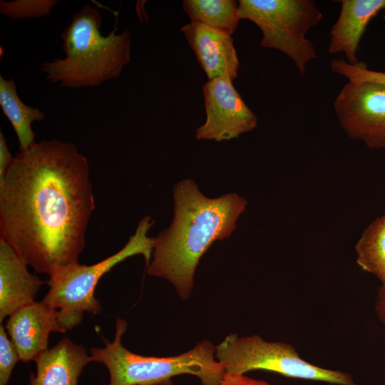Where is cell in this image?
Masks as SVG:
<instances>
[{
	"label": "cell",
	"instance_id": "obj_11",
	"mask_svg": "<svg viewBox=\"0 0 385 385\" xmlns=\"http://www.w3.org/2000/svg\"><path fill=\"white\" fill-rule=\"evenodd\" d=\"M180 30L209 80L237 76L240 63L231 35L194 22Z\"/></svg>",
	"mask_w": 385,
	"mask_h": 385
},
{
	"label": "cell",
	"instance_id": "obj_9",
	"mask_svg": "<svg viewBox=\"0 0 385 385\" xmlns=\"http://www.w3.org/2000/svg\"><path fill=\"white\" fill-rule=\"evenodd\" d=\"M232 81L209 80L203 88L205 123L196 130L197 140H228L251 131L257 124L256 115L235 88Z\"/></svg>",
	"mask_w": 385,
	"mask_h": 385
},
{
	"label": "cell",
	"instance_id": "obj_1",
	"mask_svg": "<svg viewBox=\"0 0 385 385\" xmlns=\"http://www.w3.org/2000/svg\"><path fill=\"white\" fill-rule=\"evenodd\" d=\"M89 175L73 143L41 140L16 154L0 183V237L35 272L78 263L95 209Z\"/></svg>",
	"mask_w": 385,
	"mask_h": 385
},
{
	"label": "cell",
	"instance_id": "obj_21",
	"mask_svg": "<svg viewBox=\"0 0 385 385\" xmlns=\"http://www.w3.org/2000/svg\"><path fill=\"white\" fill-rule=\"evenodd\" d=\"M219 385H271L266 381L252 379L244 374L225 372Z\"/></svg>",
	"mask_w": 385,
	"mask_h": 385
},
{
	"label": "cell",
	"instance_id": "obj_2",
	"mask_svg": "<svg viewBox=\"0 0 385 385\" xmlns=\"http://www.w3.org/2000/svg\"><path fill=\"white\" fill-rule=\"evenodd\" d=\"M173 198V219L155 238L147 273L170 281L185 299L191 294L200 258L215 241L235 231L247 201L236 193L207 197L190 179L175 185Z\"/></svg>",
	"mask_w": 385,
	"mask_h": 385
},
{
	"label": "cell",
	"instance_id": "obj_15",
	"mask_svg": "<svg viewBox=\"0 0 385 385\" xmlns=\"http://www.w3.org/2000/svg\"><path fill=\"white\" fill-rule=\"evenodd\" d=\"M0 106L17 135L19 150H27L36 143L35 133L31 128L32 123L43 120L44 114L38 108L24 104L18 96L14 80H6L1 76Z\"/></svg>",
	"mask_w": 385,
	"mask_h": 385
},
{
	"label": "cell",
	"instance_id": "obj_3",
	"mask_svg": "<svg viewBox=\"0 0 385 385\" xmlns=\"http://www.w3.org/2000/svg\"><path fill=\"white\" fill-rule=\"evenodd\" d=\"M101 22L98 10L89 4L73 15L71 23L60 34L66 58L41 65V71L50 83L80 88L119 77L130 62V33L126 30L116 34L115 28L103 36Z\"/></svg>",
	"mask_w": 385,
	"mask_h": 385
},
{
	"label": "cell",
	"instance_id": "obj_14",
	"mask_svg": "<svg viewBox=\"0 0 385 385\" xmlns=\"http://www.w3.org/2000/svg\"><path fill=\"white\" fill-rule=\"evenodd\" d=\"M35 361L36 372L30 374L29 385H78L83 368L91 360L84 346L64 337Z\"/></svg>",
	"mask_w": 385,
	"mask_h": 385
},
{
	"label": "cell",
	"instance_id": "obj_22",
	"mask_svg": "<svg viewBox=\"0 0 385 385\" xmlns=\"http://www.w3.org/2000/svg\"><path fill=\"white\" fill-rule=\"evenodd\" d=\"M9 150L4 133L0 132V183L3 181L9 168L14 161Z\"/></svg>",
	"mask_w": 385,
	"mask_h": 385
},
{
	"label": "cell",
	"instance_id": "obj_16",
	"mask_svg": "<svg viewBox=\"0 0 385 385\" xmlns=\"http://www.w3.org/2000/svg\"><path fill=\"white\" fill-rule=\"evenodd\" d=\"M183 6L191 22L231 36L240 20L238 2L235 0H184Z\"/></svg>",
	"mask_w": 385,
	"mask_h": 385
},
{
	"label": "cell",
	"instance_id": "obj_18",
	"mask_svg": "<svg viewBox=\"0 0 385 385\" xmlns=\"http://www.w3.org/2000/svg\"><path fill=\"white\" fill-rule=\"evenodd\" d=\"M56 0H15L0 1V13L12 19L41 18L48 15Z\"/></svg>",
	"mask_w": 385,
	"mask_h": 385
},
{
	"label": "cell",
	"instance_id": "obj_8",
	"mask_svg": "<svg viewBox=\"0 0 385 385\" xmlns=\"http://www.w3.org/2000/svg\"><path fill=\"white\" fill-rule=\"evenodd\" d=\"M341 127L369 148H385V85L348 81L334 102Z\"/></svg>",
	"mask_w": 385,
	"mask_h": 385
},
{
	"label": "cell",
	"instance_id": "obj_7",
	"mask_svg": "<svg viewBox=\"0 0 385 385\" xmlns=\"http://www.w3.org/2000/svg\"><path fill=\"white\" fill-rule=\"evenodd\" d=\"M215 356L225 372L231 374L263 370L289 378L356 385L351 374L309 363L290 344L266 342L258 335L239 337L230 334L215 346Z\"/></svg>",
	"mask_w": 385,
	"mask_h": 385
},
{
	"label": "cell",
	"instance_id": "obj_6",
	"mask_svg": "<svg viewBox=\"0 0 385 385\" xmlns=\"http://www.w3.org/2000/svg\"><path fill=\"white\" fill-rule=\"evenodd\" d=\"M240 19L254 22L261 30L262 47L286 54L302 74L317 57L307 31L317 25L323 15L312 0H240Z\"/></svg>",
	"mask_w": 385,
	"mask_h": 385
},
{
	"label": "cell",
	"instance_id": "obj_4",
	"mask_svg": "<svg viewBox=\"0 0 385 385\" xmlns=\"http://www.w3.org/2000/svg\"><path fill=\"white\" fill-rule=\"evenodd\" d=\"M127 322L118 318L113 342L103 338L105 346L91 348V360L103 364L110 375L109 385H172L181 374L198 377L202 385H219L225 373L216 359L215 346L203 341L183 354L167 357L147 356L125 348L121 339Z\"/></svg>",
	"mask_w": 385,
	"mask_h": 385
},
{
	"label": "cell",
	"instance_id": "obj_13",
	"mask_svg": "<svg viewBox=\"0 0 385 385\" xmlns=\"http://www.w3.org/2000/svg\"><path fill=\"white\" fill-rule=\"evenodd\" d=\"M339 17L330 30L328 52L344 53L351 65L359 63L356 57L360 40L370 21L385 11V0H342Z\"/></svg>",
	"mask_w": 385,
	"mask_h": 385
},
{
	"label": "cell",
	"instance_id": "obj_5",
	"mask_svg": "<svg viewBox=\"0 0 385 385\" xmlns=\"http://www.w3.org/2000/svg\"><path fill=\"white\" fill-rule=\"evenodd\" d=\"M154 224L149 216L138 223L133 235L116 253L91 265L75 264L49 277V289L42 299L58 310V319L63 329L71 330L82 322L85 312L98 314L100 302L95 297L96 287L101 277L116 265L134 255L143 256L146 266L150 262L155 238L148 236Z\"/></svg>",
	"mask_w": 385,
	"mask_h": 385
},
{
	"label": "cell",
	"instance_id": "obj_12",
	"mask_svg": "<svg viewBox=\"0 0 385 385\" xmlns=\"http://www.w3.org/2000/svg\"><path fill=\"white\" fill-rule=\"evenodd\" d=\"M45 282L31 274L27 265L6 241L0 237V322L35 302Z\"/></svg>",
	"mask_w": 385,
	"mask_h": 385
},
{
	"label": "cell",
	"instance_id": "obj_20",
	"mask_svg": "<svg viewBox=\"0 0 385 385\" xmlns=\"http://www.w3.org/2000/svg\"><path fill=\"white\" fill-rule=\"evenodd\" d=\"M20 360L18 351L9 340L4 327L0 325V385H7L12 371Z\"/></svg>",
	"mask_w": 385,
	"mask_h": 385
},
{
	"label": "cell",
	"instance_id": "obj_17",
	"mask_svg": "<svg viewBox=\"0 0 385 385\" xmlns=\"http://www.w3.org/2000/svg\"><path fill=\"white\" fill-rule=\"evenodd\" d=\"M355 250L358 265L376 276L381 286H385V214L363 232Z\"/></svg>",
	"mask_w": 385,
	"mask_h": 385
},
{
	"label": "cell",
	"instance_id": "obj_10",
	"mask_svg": "<svg viewBox=\"0 0 385 385\" xmlns=\"http://www.w3.org/2000/svg\"><path fill=\"white\" fill-rule=\"evenodd\" d=\"M6 329L23 362L35 361L48 349L51 332H66L59 323L58 310L43 300L11 314Z\"/></svg>",
	"mask_w": 385,
	"mask_h": 385
},
{
	"label": "cell",
	"instance_id": "obj_23",
	"mask_svg": "<svg viewBox=\"0 0 385 385\" xmlns=\"http://www.w3.org/2000/svg\"><path fill=\"white\" fill-rule=\"evenodd\" d=\"M375 311L379 320L385 326V286H381L377 291Z\"/></svg>",
	"mask_w": 385,
	"mask_h": 385
},
{
	"label": "cell",
	"instance_id": "obj_19",
	"mask_svg": "<svg viewBox=\"0 0 385 385\" xmlns=\"http://www.w3.org/2000/svg\"><path fill=\"white\" fill-rule=\"evenodd\" d=\"M330 66L333 72L345 77L348 81H370L385 85V72L370 70L362 62L351 65L344 59H334Z\"/></svg>",
	"mask_w": 385,
	"mask_h": 385
}]
</instances>
